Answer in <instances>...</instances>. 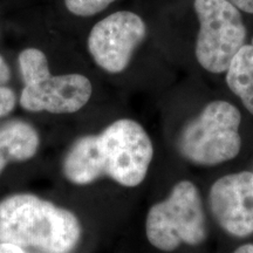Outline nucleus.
Here are the masks:
<instances>
[{
  "mask_svg": "<svg viewBox=\"0 0 253 253\" xmlns=\"http://www.w3.org/2000/svg\"><path fill=\"white\" fill-rule=\"evenodd\" d=\"M9 79H11V69L4 56L0 55V86H6Z\"/></svg>",
  "mask_w": 253,
  "mask_h": 253,
  "instance_id": "13",
  "label": "nucleus"
},
{
  "mask_svg": "<svg viewBox=\"0 0 253 253\" xmlns=\"http://www.w3.org/2000/svg\"><path fill=\"white\" fill-rule=\"evenodd\" d=\"M242 114L226 101H212L186 122L177 136V150L197 166L212 167L238 156L242 148Z\"/></svg>",
  "mask_w": 253,
  "mask_h": 253,
  "instance_id": "4",
  "label": "nucleus"
},
{
  "mask_svg": "<svg viewBox=\"0 0 253 253\" xmlns=\"http://www.w3.org/2000/svg\"><path fill=\"white\" fill-rule=\"evenodd\" d=\"M0 253H28L24 248L9 244V243H0Z\"/></svg>",
  "mask_w": 253,
  "mask_h": 253,
  "instance_id": "15",
  "label": "nucleus"
},
{
  "mask_svg": "<svg viewBox=\"0 0 253 253\" xmlns=\"http://www.w3.org/2000/svg\"><path fill=\"white\" fill-rule=\"evenodd\" d=\"M39 145V134L30 123L14 120L0 126V175L9 163L36 156Z\"/></svg>",
  "mask_w": 253,
  "mask_h": 253,
  "instance_id": "9",
  "label": "nucleus"
},
{
  "mask_svg": "<svg viewBox=\"0 0 253 253\" xmlns=\"http://www.w3.org/2000/svg\"><path fill=\"white\" fill-rule=\"evenodd\" d=\"M153 156V142L143 126L122 119L100 134L78 138L63 158L62 172L75 185L90 184L106 176L135 188L144 181Z\"/></svg>",
  "mask_w": 253,
  "mask_h": 253,
  "instance_id": "1",
  "label": "nucleus"
},
{
  "mask_svg": "<svg viewBox=\"0 0 253 253\" xmlns=\"http://www.w3.org/2000/svg\"><path fill=\"white\" fill-rule=\"evenodd\" d=\"M81 224L67 209L32 194L0 201V243L46 253H72L81 239Z\"/></svg>",
  "mask_w": 253,
  "mask_h": 253,
  "instance_id": "2",
  "label": "nucleus"
},
{
  "mask_svg": "<svg viewBox=\"0 0 253 253\" xmlns=\"http://www.w3.org/2000/svg\"><path fill=\"white\" fill-rule=\"evenodd\" d=\"M233 253H253V244H245L239 246Z\"/></svg>",
  "mask_w": 253,
  "mask_h": 253,
  "instance_id": "16",
  "label": "nucleus"
},
{
  "mask_svg": "<svg viewBox=\"0 0 253 253\" xmlns=\"http://www.w3.org/2000/svg\"><path fill=\"white\" fill-rule=\"evenodd\" d=\"M214 220L229 235L246 238L253 235V172L220 177L209 194Z\"/></svg>",
  "mask_w": 253,
  "mask_h": 253,
  "instance_id": "8",
  "label": "nucleus"
},
{
  "mask_svg": "<svg viewBox=\"0 0 253 253\" xmlns=\"http://www.w3.org/2000/svg\"><path fill=\"white\" fill-rule=\"evenodd\" d=\"M17 104V96L11 88L0 86V118L8 115Z\"/></svg>",
  "mask_w": 253,
  "mask_h": 253,
  "instance_id": "12",
  "label": "nucleus"
},
{
  "mask_svg": "<svg viewBox=\"0 0 253 253\" xmlns=\"http://www.w3.org/2000/svg\"><path fill=\"white\" fill-rule=\"evenodd\" d=\"M145 233L154 248L172 252L186 244L201 245L208 237L203 202L194 183L181 181L169 197L149 209Z\"/></svg>",
  "mask_w": 253,
  "mask_h": 253,
  "instance_id": "5",
  "label": "nucleus"
},
{
  "mask_svg": "<svg viewBox=\"0 0 253 253\" xmlns=\"http://www.w3.org/2000/svg\"><path fill=\"white\" fill-rule=\"evenodd\" d=\"M226 84L253 115V38L251 43L243 46L231 60Z\"/></svg>",
  "mask_w": 253,
  "mask_h": 253,
  "instance_id": "10",
  "label": "nucleus"
},
{
  "mask_svg": "<svg viewBox=\"0 0 253 253\" xmlns=\"http://www.w3.org/2000/svg\"><path fill=\"white\" fill-rule=\"evenodd\" d=\"M194 8L199 21L196 59L205 71L226 72L245 45L246 28L240 11L227 0H195Z\"/></svg>",
  "mask_w": 253,
  "mask_h": 253,
  "instance_id": "6",
  "label": "nucleus"
},
{
  "mask_svg": "<svg viewBox=\"0 0 253 253\" xmlns=\"http://www.w3.org/2000/svg\"><path fill=\"white\" fill-rule=\"evenodd\" d=\"M145 36L147 26L140 15L119 11L94 25L88 36V50L100 68L118 74L128 67Z\"/></svg>",
  "mask_w": 253,
  "mask_h": 253,
  "instance_id": "7",
  "label": "nucleus"
},
{
  "mask_svg": "<svg viewBox=\"0 0 253 253\" xmlns=\"http://www.w3.org/2000/svg\"><path fill=\"white\" fill-rule=\"evenodd\" d=\"M115 0H65L66 7L77 17H91L106 9Z\"/></svg>",
  "mask_w": 253,
  "mask_h": 253,
  "instance_id": "11",
  "label": "nucleus"
},
{
  "mask_svg": "<svg viewBox=\"0 0 253 253\" xmlns=\"http://www.w3.org/2000/svg\"><path fill=\"white\" fill-rule=\"evenodd\" d=\"M24 88L20 106L27 112L72 114L86 106L93 86L82 74L52 75L45 53L26 48L18 58Z\"/></svg>",
  "mask_w": 253,
  "mask_h": 253,
  "instance_id": "3",
  "label": "nucleus"
},
{
  "mask_svg": "<svg viewBox=\"0 0 253 253\" xmlns=\"http://www.w3.org/2000/svg\"><path fill=\"white\" fill-rule=\"evenodd\" d=\"M233 6H236L239 11L253 14V0H227Z\"/></svg>",
  "mask_w": 253,
  "mask_h": 253,
  "instance_id": "14",
  "label": "nucleus"
}]
</instances>
